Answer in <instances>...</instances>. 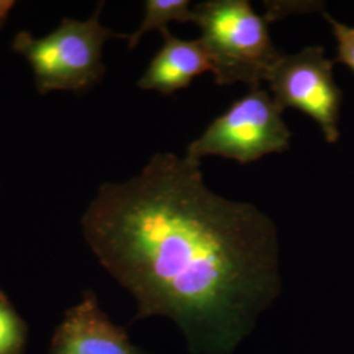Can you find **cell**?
<instances>
[{"instance_id": "1", "label": "cell", "mask_w": 354, "mask_h": 354, "mask_svg": "<svg viewBox=\"0 0 354 354\" xmlns=\"http://www.w3.org/2000/svg\"><path fill=\"white\" fill-rule=\"evenodd\" d=\"M83 238L137 304L167 317L192 354H234L282 291L279 232L252 203L207 187L201 163L152 155L138 175L105 183Z\"/></svg>"}, {"instance_id": "2", "label": "cell", "mask_w": 354, "mask_h": 354, "mask_svg": "<svg viewBox=\"0 0 354 354\" xmlns=\"http://www.w3.org/2000/svg\"><path fill=\"white\" fill-rule=\"evenodd\" d=\"M193 12L218 86L245 83L254 88L268 82L282 57L268 28L272 13L254 12L248 0H206Z\"/></svg>"}, {"instance_id": "3", "label": "cell", "mask_w": 354, "mask_h": 354, "mask_svg": "<svg viewBox=\"0 0 354 354\" xmlns=\"http://www.w3.org/2000/svg\"><path fill=\"white\" fill-rule=\"evenodd\" d=\"M102 3L84 20L66 17L59 26L44 37L21 30L13 37L12 50L30 66L36 88L45 95L53 91L84 92L99 83L105 74L102 48L117 35L100 23Z\"/></svg>"}, {"instance_id": "4", "label": "cell", "mask_w": 354, "mask_h": 354, "mask_svg": "<svg viewBox=\"0 0 354 354\" xmlns=\"http://www.w3.org/2000/svg\"><path fill=\"white\" fill-rule=\"evenodd\" d=\"M282 112L266 89L251 88L190 142L185 156L201 163L205 156L215 155L248 165L269 153L288 151L291 131Z\"/></svg>"}, {"instance_id": "5", "label": "cell", "mask_w": 354, "mask_h": 354, "mask_svg": "<svg viewBox=\"0 0 354 354\" xmlns=\"http://www.w3.org/2000/svg\"><path fill=\"white\" fill-rule=\"evenodd\" d=\"M333 59L324 55L322 46L281 57L268 77L273 99L285 111L295 108L317 122L324 140H340L342 89L335 82Z\"/></svg>"}, {"instance_id": "6", "label": "cell", "mask_w": 354, "mask_h": 354, "mask_svg": "<svg viewBox=\"0 0 354 354\" xmlns=\"http://www.w3.org/2000/svg\"><path fill=\"white\" fill-rule=\"evenodd\" d=\"M50 354H146L130 342L127 330L102 311L93 291L68 308L51 337Z\"/></svg>"}, {"instance_id": "7", "label": "cell", "mask_w": 354, "mask_h": 354, "mask_svg": "<svg viewBox=\"0 0 354 354\" xmlns=\"http://www.w3.org/2000/svg\"><path fill=\"white\" fill-rule=\"evenodd\" d=\"M162 35L163 46L140 76L137 83L140 89L172 95L188 88L194 77L212 71L210 59L200 39H181L168 29Z\"/></svg>"}, {"instance_id": "8", "label": "cell", "mask_w": 354, "mask_h": 354, "mask_svg": "<svg viewBox=\"0 0 354 354\" xmlns=\"http://www.w3.org/2000/svg\"><path fill=\"white\" fill-rule=\"evenodd\" d=\"M194 12L189 0H147L143 20L136 32L127 35L129 49H134L140 38L151 30H167L171 23H193Z\"/></svg>"}, {"instance_id": "9", "label": "cell", "mask_w": 354, "mask_h": 354, "mask_svg": "<svg viewBox=\"0 0 354 354\" xmlns=\"http://www.w3.org/2000/svg\"><path fill=\"white\" fill-rule=\"evenodd\" d=\"M28 342L26 322L0 291V354H24Z\"/></svg>"}, {"instance_id": "10", "label": "cell", "mask_w": 354, "mask_h": 354, "mask_svg": "<svg viewBox=\"0 0 354 354\" xmlns=\"http://www.w3.org/2000/svg\"><path fill=\"white\" fill-rule=\"evenodd\" d=\"M324 17L332 26L333 36L337 42V55L333 62L346 64L354 73V26L342 24L328 13H324Z\"/></svg>"}, {"instance_id": "11", "label": "cell", "mask_w": 354, "mask_h": 354, "mask_svg": "<svg viewBox=\"0 0 354 354\" xmlns=\"http://www.w3.org/2000/svg\"><path fill=\"white\" fill-rule=\"evenodd\" d=\"M13 3L11 1H0V26H3L10 15V11L12 8Z\"/></svg>"}]
</instances>
